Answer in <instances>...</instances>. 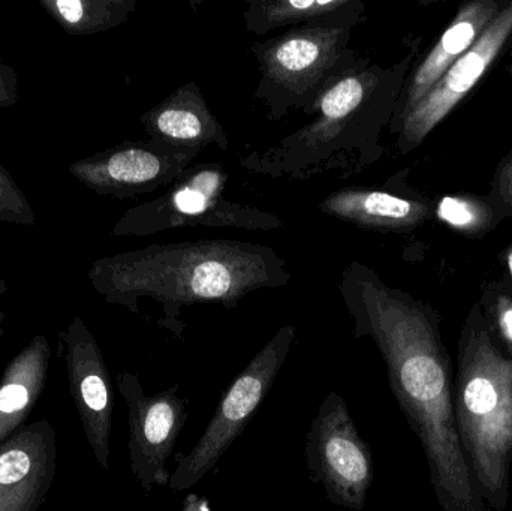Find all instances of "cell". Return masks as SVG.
Segmentation results:
<instances>
[{"label": "cell", "instance_id": "obj_14", "mask_svg": "<svg viewBox=\"0 0 512 511\" xmlns=\"http://www.w3.org/2000/svg\"><path fill=\"white\" fill-rule=\"evenodd\" d=\"M141 125L153 143L183 149L207 146L230 149L227 132L212 113L200 87L188 83L141 116Z\"/></svg>", "mask_w": 512, "mask_h": 511}, {"label": "cell", "instance_id": "obj_13", "mask_svg": "<svg viewBox=\"0 0 512 511\" xmlns=\"http://www.w3.org/2000/svg\"><path fill=\"white\" fill-rule=\"evenodd\" d=\"M57 437L50 420L18 429L0 444V511H38L57 473Z\"/></svg>", "mask_w": 512, "mask_h": 511}, {"label": "cell", "instance_id": "obj_4", "mask_svg": "<svg viewBox=\"0 0 512 511\" xmlns=\"http://www.w3.org/2000/svg\"><path fill=\"white\" fill-rule=\"evenodd\" d=\"M457 432L484 507L507 509L512 467V359L480 312L462 332L453 380Z\"/></svg>", "mask_w": 512, "mask_h": 511}, {"label": "cell", "instance_id": "obj_1", "mask_svg": "<svg viewBox=\"0 0 512 511\" xmlns=\"http://www.w3.org/2000/svg\"><path fill=\"white\" fill-rule=\"evenodd\" d=\"M352 333L372 338L388 383L423 446L442 511H484L457 432L450 360L433 311L352 261L339 284Z\"/></svg>", "mask_w": 512, "mask_h": 511}, {"label": "cell", "instance_id": "obj_25", "mask_svg": "<svg viewBox=\"0 0 512 511\" xmlns=\"http://www.w3.org/2000/svg\"><path fill=\"white\" fill-rule=\"evenodd\" d=\"M6 291H8V284H6V281H3V279H0V297H2Z\"/></svg>", "mask_w": 512, "mask_h": 511}, {"label": "cell", "instance_id": "obj_3", "mask_svg": "<svg viewBox=\"0 0 512 511\" xmlns=\"http://www.w3.org/2000/svg\"><path fill=\"white\" fill-rule=\"evenodd\" d=\"M388 72L360 59L318 99L316 120L283 137L276 146L242 159L246 170L271 179L306 180L325 171L345 176L363 171L373 159L379 111Z\"/></svg>", "mask_w": 512, "mask_h": 511}, {"label": "cell", "instance_id": "obj_22", "mask_svg": "<svg viewBox=\"0 0 512 511\" xmlns=\"http://www.w3.org/2000/svg\"><path fill=\"white\" fill-rule=\"evenodd\" d=\"M18 101V80L14 68L0 60V108H9Z\"/></svg>", "mask_w": 512, "mask_h": 511}, {"label": "cell", "instance_id": "obj_18", "mask_svg": "<svg viewBox=\"0 0 512 511\" xmlns=\"http://www.w3.org/2000/svg\"><path fill=\"white\" fill-rule=\"evenodd\" d=\"M364 14L360 0H252L245 12L246 30L256 36L280 27L309 24H355Z\"/></svg>", "mask_w": 512, "mask_h": 511}, {"label": "cell", "instance_id": "obj_11", "mask_svg": "<svg viewBox=\"0 0 512 511\" xmlns=\"http://www.w3.org/2000/svg\"><path fill=\"white\" fill-rule=\"evenodd\" d=\"M60 345L68 374L69 390L87 443L98 464L108 471L114 392L107 363L83 318L75 317L65 332L60 333Z\"/></svg>", "mask_w": 512, "mask_h": 511}, {"label": "cell", "instance_id": "obj_15", "mask_svg": "<svg viewBox=\"0 0 512 511\" xmlns=\"http://www.w3.org/2000/svg\"><path fill=\"white\" fill-rule=\"evenodd\" d=\"M498 12L499 5L492 0H475L462 6L453 23L415 69L402 108L397 113V122H402L403 117L441 80L447 69L478 41Z\"/></svg>", "mask_w": 512, "mask_h": 511}, {"label": "cell", "instance_id": "obj_8", "mask_svg": "<svg viewBox=\"0 0 512 511\" xmlns=\"http://www.w3.org/2000/svg\"><path fill=\"white\" fill-rule=\"evenodd\" d=\"M304 456L310 479L322 486L330 503L348 510L364 509L375 465L369 444L358 434L339 393L325 396L307 432Z\"/></svg>", "mask_w": 512, "mask_h": 511}, {"label": "cell", "instance_id": "obj_20", "mask_svg": "<svg viewBox=\"0 0 512 511\" xmlns=\"http://www.w3.org/2000/svg\"><path fill=\"white\" fill-rule=\"evenodd\" d=\"M438 218L456 230L478 233L489 224L492 212L483 203L469 198L445 197L439 201Z\"/></svg>", "mask_w": 512, "mask_h": 511}, {"label": "cell", "instance_id": "obj_6", "mask_svg": "<svg viewBox=\"0 0 512 511\" xmlns=\"http://www.w3.org/2000/svg\"><path fill=\"white\" fill-rule=\"evenodd\" d=\"M228 183L230 177L222 165H191L164 194L123 213L111 233L116 237H147L177 228L271 231L285 225L274 213L230 200Z\"/></svg>", "mask_w": 512, "mask_h": 511}, {"label": "cell", "instance_id": "obj_17", "mask_svg": "<svg viewBox=\"0 0 512 511\" xmlns=\"http://www.w3.org/2000/svg\"><path fill=\"white\" fill-rule=\"evenodd\" d=\"M51 347L44 335H36L3 371L0 378V444L5 443L38 404L47 386Z\"/></svg>", "mask_w": 512, "mask_h": 511}, {"label": "cell", "instance_id": "obj_19", "mask_svg": "<svg viewBox=\"0 0 512 511\" xmlns=\"http://www.w3.org/2000/svg\"><path fill=\"white\" fill-rule=\"evenodd\" d=\"M45 12L71 36H93L128 21L137 0H39Z\"/></svg>", "mask_w": 512, "mask_h": 511}, {"label": "cell", "instance_id": "obj_21", "mask_svg": "<svg viewBox=\"0 0 512 511\" xmlns=\"http://www.w3.org/2000/svg\"><path fill=\"white\" fill-rule=\"evenodd\" d=\"M0 224L21 227H35L36 224L29 200L3 165H0Z\"/></svg>", "mask_w": 512, "mask_h": 511}, {"label": "cell", "instance_id": "obj_7", "mask_svg": "<svg viewBox=\"0 0 512 511\" xmlns=\"http://www.w3.org/2000/svg\"><path fill=\"white\" fill-rule=\"evenodd\" d=\"M295 330L292 324L277 330L228 387L194 449L188 455H176L177 468L170 480L173 491L182 492L197 486L242 435L270 393L294 344Z\"/></svg>", "mask_w": 512, "mask_h": 511}, {"label": "cell", "instance_id": "obj_16", "mask_svg": "<svg viewBox=\"0 0 512 511\" xmlns=\"http://www.w3.org/2000/svg\"><path fill=\"white\" fill-rule=\"evenodd\" d=\"M319 210L355 227L379 231L411 230L429 216V207L421 201L358 186L328 195L319 204Z\"/></svg>", "mask_w": 512, "mask_h": 511}, {"label": "cell", "instance_id": "obj_2", "mask_svg": "<svg viewBox=\"0 0 512 511\" xmlns=\"http://www.w3.org/2000/svg\"><path fill=\"white\" fill-rule=\"evenodd\" d=\"M90 284L110 305L138 314L141 299L161 306L159 326L182 338V309L200 303L236 308L248 294L285 287L286 261L274 249L231 239L150 245L99 258Z\"/></svg>", "mask_w": 512, "mask_h": 511}, {"label": "cell", "instance_id": "obj_5", "mask_svg": "<svg viewBox=\"0 0 512 511\" xmlns=\"http://www.w3.org/2000/svg\"><path fill=\"white\" fill-rule=\"evenodd\" d=\"M355 24H309L258 42L252 53L261 80L255 98L268 108L271 120L289 111L312 113L325 90L360 60L349 47Z\"/></svg>", "mask_w": 512, "mask_h": 511}, {"label": "cell", "instance_id": "obj_9", "mask_svg": "<svg viewBox=\"0 0 512 511\" xmlns=\"http://www.w3.org/2000/svg\"><path fill=\"white\" fill-rule=\"evenodd\" d=\"M117 389L128 405L129 458L135 480L149 494L155 486H170L167 464L188 422V401L179 386L146 395L140 377L122 372Z\"/></svg>", "mask_w": 512, "mask_h": 511}, {"label": "cell", "instance_id": "obj_12", "mask_svg": "<svg viewBox=\"0 0 512 511\" xmlns=\"http://www.w3.org/2000/svg\"><path fill=\"white\" fill-rule=\"evenodd\" d=\"M512 33V2L499 9L478 41L447 69L441 80L403 117L399 146L402 153L421 141L457 107L481 80Z\"/></svg>", "mask_w": 512, "mask_h": 511}, {"label": "cell", "instance_id": "obj_10", "mask_svg": "<svg viewBox=\"0 0 512 511\" xmlns=\"http://www.w3.org/2000/svg\"><path fill=\"white\" fill-rule=\"evenodd\" d=\"M200 153L150 140L122 143L78 159L68 171L95 194L129 200L173 185Z\"/></svg>", "mask_w": 512, "mask_h": 511}, {"label": "cell", "instance_id": "obj_24", "mask_svg": "<svg viewBox=\"0 0 512 511\" xmlns=\"http://www.w3.org/2000/svg\"><path fill=\"white\" fill-rule=\"evenodd\" d=\"M6 315L5 312L0 309V341H2L3 333H5V327H3V324H5Z\"/></svg>", "mask_w": 512, "mask_h": 511}, {"label": "cell", "instance_id": "obj_23", "mask_svg": "<svg viewBox=\"0 0 512 511\" xmlns=\"http://www.w3.org/2000/svg\"><path fill=\"white\" fill-rule=\"evenodd\" d=\"M498 185L499 194L504 198L505 203L512 204V156L502 167Z\"/></svg>", "mask_w": 512, "mask_h": 511}, {"label": "cell", "instance_id": "obj_26", "mask_svg": "<svg viewBox=\"0 0 512 511\" xmlns=\"http://www.w3.org/2000/svg\"><path fill=\"white\" fill-rule=\"evenodd\" d=\"M507 264H508V269H510V273H511V276H512V249L510 251V254H508Z\"/></svg>", "mask_w": 512, "mask_h": 511}]
</instances>
